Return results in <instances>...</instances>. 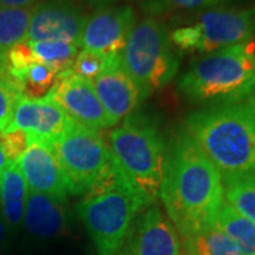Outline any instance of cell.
Segmentation results:
<instances>
[{
    "mask_svg": "<svg viewBox=\"0 0 255 255\" xmlns=\"http://www.w3.org/2000/svg\"><path fill=\"white\" fill-rule=\"evenodd\" d=\"M159 197L182 240L216 224L224 203L223 177L186 129L167 145Z\"/></svg>",
    "mask_w": 255,
    "mask_h": 255,
    "instance_id": "1",
    "label": "cell"
},
{
    "mask_svg": "<svg viewBox=\"0 0 255 255\" xmlns=\"http://www.w3.org/2000/svg\"><path fill=\"white\" fill-rule=\"evenodd\" d=\"M184 129L221 177L255 170V94L187 115Z\"/></svg>",
    "mask_w": 255,
    "mask_h": 255,
    "instance_id": "2",
    "label": "cell"
},
{
    "mask_svg": "<svg viewBox=\"0 0 255 255\" xmlns=\"http://www.w3.org/2000/svg\"><path fill=\"white\" fill-rule=\"evenodd\" d=\"M114 157V156H112ZM149 207L114 162L77 204V213L98 255H117L137 214Z\"/></svg>",
    "mask_w": 255,
    "mask_h": 255,
    "instance_id": "3",
    "label": "cell"
},
{
    "mask_svg": "<svg viewBox=\"0 0 255 255\" xmlns=\"http://www.w3.org/2000/svg\"><path fill=\"white\" fill-rule=\"evenodd\" d=\"M183 98L203 107L234 102L255 94V41L193 60L177 82Z\"/></svg>",
    "mask_w": 255,
    "mask_h": 255,
    "instance_id": "4",
    "label": "cell"
},
{
    "mask_svg": "<svg viewBox=\"0 0 255 255\" xmlns=\"http://www.w3.org/2000/svg\"><path fill=\"white\" fill-rule=\"evenodd\" d=\"M110 150L124 173L147 206L155 204L163 180L167 145L159 128L149 119L129 115L108 136Z\"/></svg>",
    "mask_w": 255,
    "mask_h": 255,
    "instance_id": "5",
    "label": "cell"
},
{
    "mask_svg": "<svg viewBox=\"0 0 255 255\" xmlns=\"http://www.w3.org/2000/svg\"><path fill=\"white\" fill-rule=\"evenodd\" d=\"M121 61L145 100L176 77L180 53L170 40L167 26L159 18L145 17L132 28Z\"/></svg>",
    "mask_w": 255,
    "mask_h": 255,
    "instance_id": "6",
    "label": "cell"
},
{
    "mask_svg": "<svg viewBox=\"0 0 255 255\" xmlns=\"http://www.w3.org/2000/svg\"><path fill=\"white\" fill-rule=\"evenodd\" d=\"M179 53L210 54L237 46L255 36V6L204 10L169 30Z\"/></svg>",
    "mask_w": 255,
    "mask_h": 255,
    "instance_id": "7",
    "label": "cell"
},
{
    "mask_svg": "<svg viewBox=\"0 0 255 255\" xmlns=\"http://www.w3.org/2000/svg\"><path fill=\"white\" fill-rule=\"evenodd\" d=\"M48 146L63 169L68 193L74 196H84L114 162L110 147L100 132L77 124Z\"/></svg>",
    "mask_w": 255,
    "mask_h": 255,
    "instance_id": "8",
    "label": "cell"
},
{
    "mask_svg": "<svg viewBox=\"0 0 255 255\" xmlns=\"http://www.w3.org/2000/svg\"><path fill=\"white\" fill-rule=\"evenodd\" d=\"M88 16L75 0H40L33 6L26 40L81 47Z\"/></svg>",
    "mask_w": 255,
    "mask_h": 255,
    "instance_id": "9",
    "label": "cell"
},
{
    "mask_svg": "<svg viewBox=\"0 0 255 255\" xmlns=\"http://www.w3.org/2000/svg\"><path fill=\"white\" fill-rule=\"evenodd\" d=\"M48 94L77 125L94 132L114 127L91 81L64 71Z\"/></svg>",
    "mask_w": 255,
    "mask_h": 255,
    "instance_id": "10",
    "label": "cell"
},
{
    "mask_svg": "<svg viewBox=\"0 0 255 255\" xmlns=\"http://www.w3.org/2000/svg\"><path fill=\"white\" fill-rule=\"evenodd\" d=\"M117 255H182V247L170 220L152 204L132 223Z\"/></svg>",
    "mask_w": 255,
    "mask_h": 255,
    "instance_id": "11",
    "label": "cell"
},
{
    "mask_svg": "<svg viewBox=\"0 0 255 255\" xmlns=\"http://www.w3.org/2000/svg\"><path fill=\"white\" fill-rule=\"evenodd\" d=\"M23 243L33 250L46 247L70 234V213L65 200L28 191L23 217Z\"/></svg>",
    "mask_w": 255,
    "mask_h": 255,
    "instance_id": "12",
    "label": "cell"
},
{
    "mask_svg": "<svg viewBox=\"0 0 255 255\" xmlns=\"http://www.w3.org/2000/svg\"><path fill=\"white\" fill-rule=\"evenodd\" d=\"M136 24L132 6H108L88 16L82 33V50L107 57H118L127 46L128 37Z\"/></svg>",
    "mask_w": 255,
    "mask_h": 255,
    "instance_id": "13",
    "label": "cell"
},
{
    "mask_svg": "<svg viewBox=\"0 0 255 255\" xmlns=\"http://www.w3.org/2000/svg\"><path fill=\"white\" fill-rule=\"evenodd\" d=\"M74 124L73 119L48 94L40 100L20 98L13 112L9 130L20 129L27 133L30 142L37 140L50 145Z\"/></svg>",
    "mask_w": 255,
    "mask_h": 255,
    "instance_id": "14",
    "label": "cell"
},
{
    "mask_svg": "<svg viewBox=\"0 0 255 255\" xmlns=\"http://www.w3.org/2000/svg\"><path fill=\"white\" fill-rule=\"evenodd\" d=\"M16 163L26 180L28 191L41 193L58 200L67 199V180L50 146L31 140Z\"/></svg>",
    "mask_w": 255,
    "mask_h": 255,
    "instance_id": "15",
    "label": "cell"
},
{
    "mask_svg": "<svg viewBox=\"0 0 255 255\" xmlns=\"http://www.w3.org/2000/svg\"><path fill=\"white\" fill-rule=\"evenodd\" d=\"M92 84L114 127L129 117L142 101L140 90L122 65L121 55L112 57L108 67Z\"/></svg>",
    "mask_w": 255,
    "mask_h": 255,
    "instance_id": "16",
    "label": "cell"
},
{
    "mask_svg": "<svg viewBox=\"0 0 255 255\" xmlns=\"http://www.w3.org/2000/svg\"><path fill=\"white\" fill-rule=\"evenodd\" d=\"M28 199V187L17 163H9L0 176V211L11 237H18Z\"/></svg>",
    "mask_w": 255,
    "mask_h": 255,
    "instance_id": "17",
    "label": "cell"
},
{
    "mask_svg": "<svg viewBox=\"0 0 255 255\" xmlns=\"http://www.w3.org/2000/svg\"><path fill=\"white\" fill-rule=\"evenodd\" d=\"M224 201L255 224V170L223 177Z\"/></svg>",
    "mask_w": 255,
    "mask_h": 255,
    "instance_id": "18",
    "label": "cell"
},
{
    "mask_svg": "<svg viewBox=\"0 0 255 255\" xmlns=\"http://www.w3.org/2000/svg\"><path fill=\"white\" fill-rule=\"evenodd\" d=\"M241 251L243 255H255V224L240 216L224 201L220 209L216 224Z\"/></svg>",
    "mask_w": 255,
    "mask_h": 255,
    "instance_id": "19",
    "label": "cell"
},
{
    "mask_svg": "<svg viewBox=\"0 0 255 255\" xmlns=\"http://www.w3.org/2000/svg\"><path fill=\"white\" fill-rule=\"evenodd\" d=\"M58 73L46 64L33 63L27 65L11 81L21 98L40 100L48 95L57 82Z\"/></svg>",
    "mask_w": 255,
    "mask_h": 255,
    "instance_id": "20",
    "label": "cell"
},
{
    "mask_svg": "<svg viewBox=\"0 0 255 255\" xmlns=\"http://www.w3.org/2000/svg\"><path fill=\"white\" fill-rule=\"evenodd\" d=\"M182 241L184 255H243L217 226H211Z\"/></svg>",
    "mask_w": 255,
    "mask_h": 255,
    "instance_id": "21",
    "label": "cell"
},
{
    "mask_svg": "<svg viewBox=\"0 0 255 255\" xmlns=\"http://www.w3.org/2000/svg\"><path fill=\"white\" fill-rule=\"evenodd\" d=\"M33 7L0 6V55L26 40Z\"/></svg>",
    "mask_w": 255,
    "mask_h": 255,
    "instance_id": "22",
    "label": "cell"
},
{
    "mask_svg": "<svg viewBox=\"0 0 255 255\" xmlns=\"http://www.w3.org/2000/svg\"><path fill=\"white\" fill-rule=\"evenodd\" d=\"M31 55L36 63L46 64L58 74L64 73L78 54V47L61 41H30L27 40Z\"/></svg>",
    "mask_w": 255,
    "mask_h": 255,
    "instance_id": "23",
    "label": "cell"
},
{
    "mask_svg": "<svg viewBox=\"0 0 255 255\" xmlns=\"http://www.w3.org/2000/svg\"><path fill=\"white\" fill-rule=\"evenodd\" d=\"M230 0H140L139 6L147 17H162L173 13H200L221 7Z\"/></svg>",
    "mask_w": 255,
    "mask_h": 255,
    "instance_id": "24",
    "label": "cell"
},
{
    "mask_svg": "<svg viewBox=\"0 0 255 255\" xmlns=\"http://www.w3.org/2000/svg\"><path fill=\"white\" fill-rule=\"evenodd\" d=\"M111 58L112 57H107V55H102L95 51L82 50L75 55V58L67 71L92 82L98 75L104 73V70L110 64Z\"/></svg>",
    "mask_w": 255,
    "mask_h": 255,
    "instance_id": "25",
    "label": "cell"
},
{
    "mask_svg": "<svg viewBox=\"0 0 255 255\" xmlns=\"http://www.w3.org/2000/svg\"><path fill=\"white\" fill-rule=\"evenodd\" d=\"M20 98L16 87L7 78L0 75V133L9 130L13 112Z\"/></svg>",
    "mask_w": 255,
    "mask_h": 255,
    "instance_id": "26",
    "label": "cell"
},
{
    "mask_svg": "<svg viewBox=\"0 0 255 255\" xmlns=\"http://www.w3.org/2000/svg\"><path fill=\"white\" fill-rule=\"evenodd\" d=\"M0 145L4 150L9 163H16L20 156L26 152L30 145V139L26 132L20 129H11L4 133H0Z\"/></svg>",
    "mask_w": 255,
    "mask_h": 255,
    "instance_id": "27",
    "label": "cell"
},
{
    "mask_svg": "<svg viewBox=\"0 0 255 255\" xmlns=\"http://www.w3.org/2000/svg\"><path fill=\"white\" fill-rule=\"evenodd\" d=\"M13 246H14V238L11 237L7 224H6V221L1 216V211H0V251L11 254Z\"/></svg>",
    "mask_w": 255,
    "mask_h": 255,
    "instance_id": "28",
    "label": "cell"
},
{
    "mask_svg": "<svg viewBox=\"0 0 255 255\" xmlns=\"http://www.w3.org/2000/svg\"><path fill=\"white\" fill-rule=\"evenodd\" d=\"M40 0H0V6L6 7H33Z\"/></svg>",
    "mask_w": 255,
    "mask_h": 255,
    "instance_id": "29",
    "label": "cell"
},
{
    "mask_svg": "<svg viewBox=\"0 0 255 255\" xmlns=\"http://www.w3.org/2000/svg\"><path fill=\"white\" fill-rule=\"evenodd\" d=\"M82 3L95 7V9H102V7H108V6H114L119 0H80Z\"/></svg>",
    "mask_w": 255,
    "mask_h": 255,
    "instance_id": "30",
    "label": "cell"
},
{
    "mask_svg": "<svg viewBox=\"0 0 255 255\" xmlns=\"http://www.w3.org/2000/svg\"><path fill=\"white\" fill-rule=\"evenodd\" d=\"M7 164H9V160H7L6 155H4L3 147H1V145H0V176H1V173L4 172V169L7 167Z\"/></svg>",
    "mask_w": 255,
    "mask_h": 255,
    "instance_id": "31",
    "label": "cell"
},
{
    "mask_svg": "<svg viewBox=\"0 0 255 255\" xmlns=\"http://www.w3.org/2000/svg\"><path fill=\"white\" fill-rule=\"evenodd\" d=\"M0 255H11V254H7V253H4V251H0Z\"/></svg>",
    "mask_w": 255,
    "mask_h": 255,
    "instance_id": "32",
    "label": "cell"
},
{
    "mask_svg": "<svg viewBox=\"0 0 255 255\" xmlns=\"http://www.w3.org/2000/svg\"><path fill=\"white\" fill-rule=\"evenodd\" d=\"M129 1H136V3H139L140 0H129Z\"/></svg>",
    "mask_w": 255,
    "mask_h": 255,
    "instance_id": "33",
    "label": "cell"
}]
</instances>
